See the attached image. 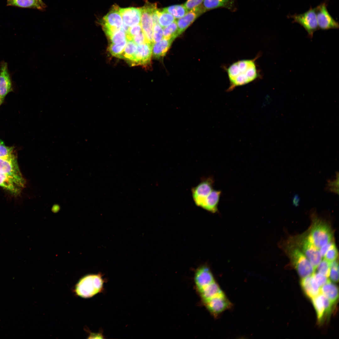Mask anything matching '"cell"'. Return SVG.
<instances>
[{
    "label": "cell",
    "mask_w": 339,
    "mask_h": 339,
    "mask_svg": "<svg viewBox=\"0 0 339 339\" xmlns=\"http://www.w3.org/2000/svg\"><path fill=\"white\" fill-rule=\"evenodd\" d=\"M197 290L204 304L223 292L216 281Z\"/></svg>",
    "instance_id": "obj_18"
},
{
    "label": "cell",
    "mask_w": 339,
    "mask_h": 339,
    "mask_svg": "<svg viewBox=\"0 0 339 339\" xmlns=\"http://www.w3.org/2000/svg\"><path fill=\"white\" fill-rule=\"evenodd\" d=\"M120 12L124 25L129 28L140 24L141 16L140 8H120Z\"/></svg>",
    "instance_id": "obj_16"
},
{
    "label": "cell",
    "mask_w": 339,
    "mask_h": 339,
    "mask_svg": "<svg viewBox=\"0 0 339 339\" xmlns=\"http://www.w3.org/2000/svg\"><path fill=\"white\" fill-rule=\"evenodd\" d=\"M120 8L117 5L112 6L109 12L103 18L101 22L102 27L115 30L122 28L123 24Z\"/></svg>",
    "instance_id": "obj_12"
},
{
    "label": "cell",
    "mask_w": 339,
    "mask_h": 339,
    "mask_svg": "<svg viewBox=\"0 0 339 339\" xmlns=\"http://www.w3.org/2000/svg\"><path fill=\"white\" fill-rule=\"evenodd\" d=\"M142 31L140 24L129 28L126 32L127 40H132V38Z\"/></svg>",
    "instance_id": "obj_38"
},
{
    "label": "cell",
    "mask_w": 339,
    "mask_h": 339,
    "mask_svg": "<svg viewBox=\"0 0 339 339\" xmlns=\"http://www.w3.org/2000/svg\"><path fill=\"white\" fill-rule=\"evenodd\" d=\"M311 299L316 313L317 319L319 322H321L325 314L323 295L320 293Z\"/></svg>",
    "instance_id": "obj_26"
},
{
    "label": "cell",
    "mask_w": 339,
    "mask_h": 339,
    "mask_svg": "<svg viewBox=\"0 0 339 339\" xmlns=\"http://www.w3.org/2000/svg\"><path fill=\"white\" fill-rule=\"evenodd\" d=\"M235 0H204L202 6L206 11L213 9L223 8L234 10Z\"/></svg>",
    "instance_id": "obj_23"
},
{
    "label": "cell",
    "mask_w": 339,
    "mask_h": 339,
    "mask_svg": "<svg viewBox=\"0 0 339 339\" xmlns=\"http://www.w3.org/2000/svg\"><path fill=\"white\" fill-rule=\"evenodd\" d=\"M158 13L159 24L163 28L169 25L175 21V18L166 12L158 9Z\"/></svg>",
    "instance_id": "obj_29"
},
{
    "label": "cell",
    "mask_w": 339,
    "mask_h": 339,
    "mask_svg": "<svg viewBox=\"0 0 339 339\" xmlns=\"http://www.w3.org/2000/svg\"><path fill=\"white\" fill-rule=\"evenodd\" d=\"M163 38V30L159 24H154L153 40L154 42L160 41Z\"/></svg>",
    "instance_id": "obj_37"
},
{
    "label": "cell",
    "mask_w": 339,
    "mask_h": 339,
    "mask_svg": "<svg viewBox=\"0 0 339 339\" xmlns=\"http://www.w3.org/2000/svg\"><path fill=\"white\" fill-rule=\"evenodd\" d=\"M2 102H3V101H2L1 98L0 97V105L2 103Z\"/></svg>",
    "instance_id": "obj_46"
},
{
    "label": "cell",
    "mask_w": 339,
    "mask_h": 339,
    "mask_svg": "<svg viewBox=\"0 0 339 339\" xmlns=\"http://www.w3.org/2000/svg\"><path fill=\"white\" fill-rule=\"evenodd\" d=\"M0 186L14 195L19 194L22 188L14 179L0 172Z\"/></svg>",
    "instance_id": "obj_22"
},
{
    "label": "cell",
    "mask_w": 339,
    "mask_h": 339,
    "mask_svg": "<svg viewBox=\"0 0 339 339\" xmlns=\"http://www.w3.org/2000/svg\"><path fill=\"white\" fill-rule=\"evenodd\" d=\"M12 90V81L8 64L2 61L0 62V97L2 101L6 95Z\"/></svg>",
    "instance_id": "obj_14"
},
{
    "label": "cell",
    "mask_w": 339,
    "mask_h": 339,
    "mask_svg": "<svg viewBox=\"0 0 339 339\" xmlns=\"http://www.w3.org/2000/svg\"><path fill=\"white\" fill-rule=\"evenodd\" d=\"M331 279L336 282L339 280V265L338 261L335 260L331 262L329 276Z\"/></svg>",
    "instance_id": "obj_35"
},
{
    "label": "cell",
    "mask_w": 339,
    "mask_h": 339,
    "mask_svg": "<svg viewBox=\"0 0 339 339\" xmlns=\"http://www.w3.org/2000/svg\"><path fill=\"white\" fill-rule=\"evenodd\" d=\"M333 243L331 241L324 245L319 249L320 252L322 257L324 256L326 252Z\"/></svg>",
    "instance_id": "obj_44"
},
{
    "label": "cell",
    "mask_w": 339,
    "mask_h": 339,
    "mask_svg": "<svg viewBox=\"0 0 339 339\" xmlns=\"http://www.w3.org/2000/svg\"><path fill=\"white\" fill-rule=\"evenodd\" d=\"M313 274L302 278L300 282L301 286L304 293L310 299L320 293V288L315 279Z\"/></svg>",
    "instance_id": "obj_19"
},
{
    "label": "cell",
    "mask_w": 339,
    "mask_h": 339,
    "mask_svg": "<svg viewBox=\"0 0 339 339\" xmlns=\"http://www.w3.org/2000/svg\"><path fill=\"white\" fill-rule=\"evenodd\" d=\"M137 48L136 44L132 40H127L121 58L125 59L131 62L136 53Z\"/></svg>",
    "instance_id": "obj_28"
},
{
    "label": "cell",
    "mask_w": 339,
    "mask_h": 339,
    "mask_svg": "<svg viewBox=\"0 0 339 339\" xmlns=\"http://www.w3.org/2000/svg\"><path fill=\"white\" fill-rule=\"evenodd\" d=\"M214 180L212 177L204 178L191 189L193 201L196 206L201 207L205 200L213 190Z\"/></svg>",
    "instance_id": "obj_8"
},
{
    "label": "cell",
    "mask_w": 339,
    "mask_h": 339,
    "mask_svg": "<svg viewBox=\"0 0 339 339\" xmlns=\"http://www.w3.org/2000/svg\"><path fill=\"white\" fill-rule=\"evenodd\" d=\"M132 40L136 45H141L148 42L145 35L142 31L138 34L134 36L132 38Z\"/></svg>",
    "instance_id": "obj_42"
},
{
    "label": "cell",
    "mask_w": 339,
    "mask_h": 339,
    "mask_svg": "<svg viewBox=\"0 0 339 339\" xmlns=\"http://www.w3.org/2000/svg\"><path fill=\"white\" fill-rule=\"evenodd\" d=\"M194 280L197 289L215 281L210 269L206 265L200 266L196 269Z\"/></svg>",
    "instance_id": "obj_17"
},
{
    "label": "cell",
    "mask_w": 339,
    "mask_h": 339,
    "mask_svg": "<svg viewBox=\"0 0 339 339\" xmlns=\"http://www.w3.org/2000/svg\"><path fill=\"white\" fill-rule=\"evenodd\" d=\"M339 173L336 172L335 177L333 179L327 181L325 190L327 191L336 194L339 193Z\"/></svg>",
    "instance_id": "obj_32"
},
{
    "label": "cell",
    "mask_w": 339,
    "mask_h": 339,
    "mask_svg": "<svg viewBox=\"0 0 339 339\" xmlns=\"http://www.w3.org/2000/svg\"><path fill=\"white\" fill-rule=\"evenodd\" d=\"M127 41L126 39L120 43L117 44L112 43L108 48V50L110 54L114 56L121 58Z\"/></svg>",
    "instance_id": "obj_31"
},
{
    "label": "cell",
    "mask_w": 339,
    "mask_h": 339,
    "mask_svg": "<svg viewBox=\"0 0 339 339\" xmlns=\"http://www.w3.org/2000/svg\"><path fill=\"white\" fill-rule=\"evenodd\" d=\"M152 45L147 42L138 45L136 53L130 62L132 65L146 66L150 64L152 54Z\"/></svg>",
    "instance_id": "obj_13"
},
{
    "label": "cell",
    "mask_w": 339,
    "mask_h": 339,
    "mask_svg": "<svg viewBox=\"0 0 339 339\" xmlns=\"http://www.w3.org/2000/svg\"><path fill=\"white\" fill-rule=\"evenodd\" d=\"M327 3L326 0L315 8L319 29L327 30L338 29L339 24L328 12Z\"/></svg>",
    "instance_id": "obj_9"
},
{
    "label": "cell",
    "mask_w": 339,
    "mask_h": 339,
    "mask_svg": "<svg viewBox=\"0 0 339 339\" xmlns=\"http://www.w3.org/2000/svg\"><path fill=\"white\" fill-rule=\"evenodd\" d=\"M174 40L163 38L160 41L154 42L152 45V53L153 56L157 59L164 57Z\"/></svg>",
    "instance_id": "obj_21"
},
{
    "label": "cell",
    "mask_w": 339,
    "mask_h": 339,
    "mask_svg": "<svg viewBox=\"0 0 339 339\" xmlns=\"http://www.w3.org/2000/svg\"><path fill=\"white\" fill-rule=\"evenodd\" d=\"M221 193L220 191L213 189L205 200L201 208L212 213H216Z\"/></svg>",
    "instance_id": "obj_24"
},
{
    "label": "cell",
    "mask_w": 339,
    "mask_h": 339,
    "mask_svg": "<svg viewBox=\"0 0 339 339\" xmlns=\"http://www.w3.org/2000/svg\"><path fill=\"white\" fill-rule=\"evenodd\" d=\"M313 275L317 283L320 288L330 281L328 279V277L319 272L316 273L314 272L313 274Z\"/></svg>",
    "instance_id": "obj_40"
},
{
    "label": "cell",
    "mask_w": 339,
    "mask_h": 339,
    "mask_svg": "<svg viewBox=\"0 0 339 339\" xmlns=\"http://www.w3.org/2000/svg\"><path fill=\"white\" fill-rule=\"evenodd\" d=\"M288 17L293 19V22L298 23L307 31L308 35L312 38L314 33L319 29L315 8L311 7L304 13L289 15Z\"/></svg>",
    "instance_id": "obj_6"
},
{
    "label": "cell",
    "mask_w": 339,
    "mask_h": 339,
    "mask_svg": "<svg viewBox=\"0 0 339 339\" xmlns=\"http://www.w3.org/2000/svg\"><path fill=\"white\" fill-rule=\"evenodd\" d=\"M338 256V253L337 249L335 244L333 243L324 257V259L331 262L336 260Z\"/></svg>",
    "instance_id": "obj_34"
},
{
    "label": "cell",
    "mask_w": 339,
    "mask_h": 339,
    "mask_svg": "<svg viewBox=\"0 0 339 339\" xmlns=\"http://www.w3.org/2000/svg\"><path fill=\"white\" fill-rule=\"evenodd\" d=\"M7 5L24 8L45 10L46 4L42 0H7Z\"/></svg>",
    "instance_id": "obj_20"
},
{
    "label": "cell",
    "mask_w": 339,
    "mask_h": 339,
    "mask_svg": "<svg viewBox=\"0 0 339 339\" xmlns=\"http://www.w3.org/2000/svg\"><path fill=\"white\" fill-rule=\"evenodd\" d=\"M320 293L327 298L333 304L336 302L338 298V287L330 281L320 288Z\"/></svg>",
    "instance_id": "obj_25"
},
{
    "label": "cell",
    "mask_w": 339,
    "mask_h": 339,
    "mask_svg": "<svg viewBox=\"0 0 339 339\" xmlns=\"http://www.w3.org/2000/svg\"><path fill=\"white\" fill-rule=\"evenodd\" d=\"M331 262L324 259L321 260L316 268L318 272L328 277L330 273Z\"/></svg>",
    "instance_id": "obj_36"
},
{
    "label": "cell",
    "mask_w": 339,
    "mask_h": 339,
    "mask_svg": "<svg viewBox=\"0 0 339 339\" xmlns=\"http://www.w3.org/2000/svg\"><path fill=\"white\" fill-rule=\"evenodd\" d=\"M208 311L217 317L231 308L232 304L223 292L204 304Z\"/></svg>",
    "instance_id": "obj_11"
},
{
    "label": "cell",
    "mask_w": 339,
    "mask_h": 339,
    "mask_svg": "<svg viewBox=\"0 0 339 339\" xmlns=\"http://www.w3.org/2000/svg\"><path fill=\"white\" fill-rule=\"evenodd\" d=\"M13 148L7 146L0 140V157H8L13 155Z\"/></svg>",
    "instance_id": "obj_39"
},
{
    "label": "cell",
    "mask_w": 339,
    "mask_h": 339,
    "mask_svg": "<svg viewBox=\"0 0 339 339\" xmlns=\"http://www.w3.org/2000/svg\"><path fill=\"white\" fill-rule=\"evenodd\" d=\"M298 241L297 247L301 250L316 270L322 259L319 249L309 240L307 237Z\"/></svg>",
    "instance_id": "obj_10"
},
{
    "label": "cell",
    "mask_w": 339,
    "mask_h": 339,
    "mask_svg": "<svg viewBox=\"0 0 339 339\" xmlns=\"http://www.w3.org/2000/svg\"><path fill=\"white\" fill-rule=\"evenodd\" d=\"M109 38L112 43H119L126 40V33L121 28L114 32Z\"/></svg>",
    "instance_id": "obj_33"
},
{
    "label": "cell",
    "mask_w": 339,
    "mask_h": 339,
    "mask_svg": "<svg viewBox=\"0 0 339 339\" xmlns=\"http://www.w3.org/2000/svg\"><path fill=\"white\" fill-rule=\"evenodd\" d=\"M0 172L14 179L22 188L25 180L20 172L15 156L0 157Z\"/></svg>",
    "instance_id": "obj_5"
},
{
    "label": "cell",
    "mask_w": 339,
    "mask_h": 339,
    "mask_svg": "<svg viewBox=\"0 0 339 339\" xmlns=\"http://www.w3.org/2000/svg\"><path fill=\"white\" fill-rule=\"evenodd\" d=\"M205 12L202 4L188 11L183 17L176 21L179 35L183 33L198 17Z\"/></svg>",
    "instance_id": "obj_15"
},
{
    "label": "cell",
    "mask_w": 339,
    "mask_h": 339,
    "mask_svg": "<svg viewBox=\"0 0 339 339\" xmlns=\"http://www.w3.org/2000/svg\"><path fill=\"white\" fill-rule=\"evenodd\" d=\"M162 10L170 14L176 19L181 18L188 12L183 5H172L163 8Z\"/></svg>",
    "instance_id": "obj_27"
},
{
    "label": "cell",
    "mask_w": 339,
    "mask_h": 339,
    "mask_svg": "<svg viewBox=\"0 0 339 339\" xmlns=\"http://www.w3.org/2000/svg\"><path fill=\"white\" fill-rule=\"evenodd\" d=\"M288 248V255L293 266L302 278L310 276L315 272L309 261L297 247L291 246Z\"/></svg>",
    "instance_id": "obj_4"
},
{
    "label": "cell",
    "mask_w": 339,
    "mask_h": 339,
    "mask_svg": "<svg viewBox=\"0 0 339 339\" xmlns=\"http://www.w3.org/2000/svg\"><path fill=\"white\" fill-rule=\"evenodd\" d=\"M323 297L325 307V314L329 315L331 312L332 306L333 304L323 295Z\"/></svg>",
    "instance_id": "obj_43"
},
{
    "label": "cell",
    "mask_w": 339,
    "mask_h": 339,
    "mask_svg": "<svg viewBox=\"0 0 339 339\" xmlns=\"http://www.w3.org/2000/svg\"><path fill=\"white\" fill-rule=\"evenodd\" d=\"M204 0H187L183 4L188 11L201 5Z\"/></svg>",
    "instance_id": "obj_41"
},
{
    "label": "cell",
    "mask_w": 339,
    "mask_h": 339,
    "mask_svg": "<svg viewBox=\"0 0 339 339\" xmlns=\"http://www.w3.org/2000/svg\"><path fill=\"white\" fill-rule=\"evenodd\" d=\"M255 60L244 59L231 64L226 70L230 82L228 91L255 80L259 76Z\"/></svg>",
    "instance_id": "obj_1"
},
{
    "label": "cell",
    "mask_w": 339,
    "mask_h": 339,
    "mask_svg": "<svg viewBox=\"0 0 339 339\" xmlns=\"http://www.w3.org/2000/svg\"><path fill=\"white\" fill-rule=\"evenodd\" d=\"M314 221L308 235L309 240L317 248L319 249L332 241L333 233L327 223L318 218Z\"/></svg>",
    "instance_id": "obj_3"
},
{
    "label": "cell",
    "mask_w": 339,
    "mask_h": 339,
    "mask_svg": "<svg viewBox=\"0 0 339 339\" xmlns=\"http://www.w3.org/2000/svg\"><path fill=\"white\" fill-rule=\"evenodd\" d=\"M163 35V38L174 40L179 36L176 21L164 28Z\"/></svg>",
    "instance_id": "obj_30"
},
{
    "label": "cell",
    "mask_w": 339,
    "mask_h": 339,
    "mask_svg": "<svg viewBox=\"0 0 339 339\" xmlns=\"http://www.w3.org/2000/svg\"><path fill=\"white\" fill-rule=\"evenodd\" d=\"M156 3L146 2L141 9V16L140 24L142 31L144 34L148 42L152 44L154 24L152 17L153 12L157 8Z\"/></svg>",
    "instance_id": "obj_7"
},
{
    "label": "cell",
    "mask_w": 339,
    "mask_h": 339,
    "mask_svg": "<svg viewBox=\"0 0 339 339\" xmlns=\"http://www.w3.org/2000/svg\"><path fill=\"white\" fill-rule=\"evenodd\" d=\"M292 202L294 206L295 207L299 206L300 202V198L298 194H295L293 195L292 198Z\"/></svg>",
    "instance_id": "obj_45"
},
{
    "label": "cell",
    "mask_w": 339,
    "mask_h": 339,
    "mask_svg": "<svg viewBox=\"0 0 339 339\" xmlns=\"http://www.w3.org/2000/svg\"><path fill=\"white\" fill-rule=\"evenodd\" d=\"M104 281L101 274H89L81 278L76 284V293L83 298H89L100 292Z\"/></svg>",
    "instance_id": "obj_2"
}]
</instances>
